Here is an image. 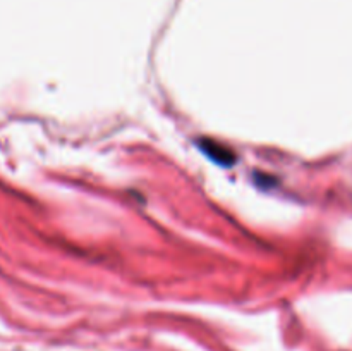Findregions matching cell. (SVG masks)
I'll list each match as a JSON object with an SVG mask.
<instances>
[{
	"label": "cell",
	"instance_id": "cell-1",
	"mask_svg": "<svg viewBox=\"0 0 352 351\" xmlns=\"http://www.w3.org/2000/svg\"><path fill=\"white\" fill-rule=\"evenodd\" d=\"M201 150L208 155L212 160H215L217 164H223V165H229L234 164L236 157L230 150H227L226 147H222L220 143H215V141H210V140H203L201 141Z\"/></svg>",
	"mask_w": 352,
	"mask_h": 351
}]
</instances>
